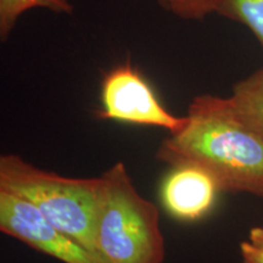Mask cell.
Returning <instances> with one entry per match:
<instances>
[{"mask_svg": "<svg viewBox=\"0 0 263 263\" xmlns=\"http://www.w3.org/2000/svg\"><path fill=\"white\" fill-rule=\"evenodd\" d=\"M157 160L207 171L222 192L263 195V140L240 121L229 98L200 95L185 122L159 146Z\"/></svg>", "mask_w": 263, "mask_h": 263, "instance_id": "1", "label": "cell"}, {"mask_svg": "<svg viewBox=\"0 0 263 263\" xmlns=\"http://www.w3.org/2000/svg\"><path fill=\"white\" fill-rule=\"evenodd\" d=\"M100 178L95 246L101 263H163L159 210L140 195L126 164L115 163Z\"/></svg>", "mask_w": 263, "mask_h": 263, "instance_id": "2", "label": "cell"}, {"mask_svg": "<svg viewBox=\"0 0 263 263\" xmlns=\"http://www.w3.org/2000/svg\"><path fill=\"white\" fill-rule=\"evenodd\" d=\"M100 185V177L71 178L39 168L16 154L0 153V188L31 202L99 261L95 221Z\"/></svg>", "mask_w": 263, "mask_h": 263, "instance_id": "3", "label": "cell"}, {"mask_svg": "<svg viewBox=\"0 0 263 263\" xmlns=\"http://www.w3.org/2000/svg\"><path fill=\"white\" fill-rule=\"evenodd\" d=\"M98 117L137 126L178 130L185 116L171 114L147 80L129 61L105 72L100 83V108Z\"/></svg>", "mask_w": 263, "mask_h": 263, "instance_id": "4", "label": "cell"}, {"mask_svg": "<svg viewBox=\"0 0 263 263\" xmlns=\"http://www.w3.org/2000/svg\"><path fill=\"white\" fill-rule=\"evenodd\" d=\"M0 233L62 263H101L58 229L35 206L0 188Z\"/></svg>", "mask_w": 263, "mask_h": 263, "instance_id": "5", "label": "cell"}, {"mask_svg": "<svg viewBox=\"0 0 263 263\" xmlns=\"http://www.w3.org/2000/svg\"><path fill=\"white\" fill-rule=\"evenodd\" d=\"M222 192L216 179L192 163L171 166L160 188L163 209L180 222H196L209 215Z\"/></svg>", "mask_w": 263, "mask_h": 263, "instance_id": "6", "label": "cell"}, {"mask_svg": "<svg viewBox=\"0 0 263 263\" xmlns=\"http://www.w3.org/2000/svg\"><path fill=\"white\" fill-rule=\"evenodd\" d=\"M229 101L240 121L263 140V67L236 83Z\"/></svg>", "mask_w": 263, "mask_h": 263, "instance_id": "7", "label": "cell"}, {"mask_svg": "<svg viewBox=\"0 0 263 263\" xmlns=\"http://www.w3.org/2000/svg\"><path fill=\"white\" fill-rule=\"evenodd\" d=\"M33 9L65 15L73 12L70 0H0V42L8 41L20 17Z\"/></svg>", "mask_w": 263, "mask_h": 263, "instance_id": "8", "label": "cell"}, {"mask_svg": "<svg viewBox=\"0 0 263 263\" xmlns=\"http://www.w3.org/2000/svg\"><path fill=\"white\" fill-rule=\"evenodd\" d=\"M215 12L248 27L263 49V0H217Z\"/></svg>", "mask_w": 263, "mask_h": 263, "instance_id": "9", "label": "cell"}, {"mask_svg": "<svg viewBox=\"0 0 263 263\" xmlns=\"http://www.w3.org/2000/svg\"><path fill=\"white\" fill-rule=\"evenodd\" d=\"M164 8L183 20H202L216 11L217 0H159Z\"/></svg>", "mask_w": 263, "mask_h": 263, "instance_id": "10", "label": "cell"}, {"mask_svg": "<svg viewBox=\"0 0 263 263\" xmlns=\"http://www.w3.org/2000/svg\"><path fill=\"white\" fill-rule=\"evenodd\" d=\"M242 263H263V227L251 229L240 245Z\"/></svg>", "mask_w": 263, "mask_h": 263, "instance_id": "11", "label": "cell"}]
</instances>
